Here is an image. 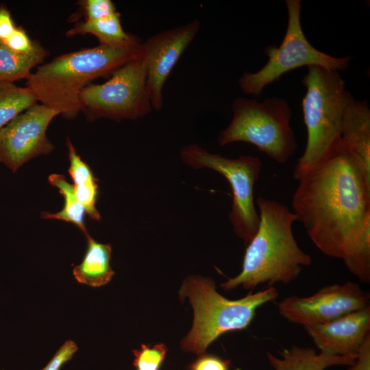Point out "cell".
Masks as SVG:
<instances>
[{"instance_id":"obj_26","label":"cell","mask_w":370,"mask_h":370,"mask_svg":"<svg viewBox=\"0 0 370 370\" xmlns=\"http://www.w3.org/2000/svg\"><path fill=\"white\" fill-rule=\"evenodd\" d=\"M36 42V40H32L29 38L25 29L17 26L14 32L2 43L14 52L26 54L34 49Z\"/></svg>"},{"instance_id":"obj_10","label":"cell","mask_w":370,"mask_h":370,"mask_svg":"<svg viewBox=\"0 0 370 370\" xmlns=\"http://www.w3.org/2000/svg\"><path fill=\"white\" fill-rule=\"evenodd\" d=\"M369 293L354 282L326 285L306 297L290 296L278 304L279 314L304 327L330 321L369 306Z\"/></svg>"},{"instance_id":"obj_21","label":"cell","mask_w":370,"mask_h":370,"mask_svg":"<svg viewBox=\"0 0 370 370\" xmlns=\"http://www.w3.org/2000/svg\"><path fill=\"white\" fill-rule=\"evenodd\" d=\"M349 271L360 282H370V222L368 223L350 252L343 259Z\"/></svg>"},{"instance_id":"obj_7","label":"cell","mask_w":370,"mask_h":370,"mask_svg":"<svg viewBox=\"0 0 370 370\" xmlns=\"http://www.w3.org/2000/svg\"><path fill=\"white\" fill-rule=\"evenodd\" d=\"M285 4L288 21L284 38L278 46L266 47L264 53L268 61L261 69L242 74L238 85L245 94L259 97L268 85L284 74L302 66H321L340 72L349 65V56L334 57L310 43L301 26L300 0H286Z\"/></svg>"},{"instance_id":"obj_23","label":"cell","mask_w":370,"mask_h":370,"mask_svg":"<svg viewBox=\"0 0 370 370\" xmlns=\"http://www.w3.org/2000/svg\"><path fill=\"white\" fill-rule=\"evenodd\" d=\"M97 181L98 180L95 179L84 184L73 185L77 201L83 206L89 217L95 221L101 219L96 208L99 190Z\"/></svg>"},{"instance_id":"obj_29","label":"cell","mask_w":370,"mask_h":370,"mask_svg":"<svg viewBox=\"0 0 370 370\" xmlns=\"http://www.w3.org/2000/svg\"><path fill=\"white\" fill-rule=\"evenodd\" d=\"M16 27L8 8L4 5H0V42H3Z\"/></svg>"},{"instance_id":"obj_25","label":"cell","mask_w":370,"mask_h":370,"mask_svg":"<svg viewBox=\"0 0 370 370\" xmlns=\"http://www.w3.org/2000/svg\"><path fill=\"white\" fill-rule=\"evenodd\" d=\"M78 5L84 17V20L79 21L97 20L117 12L115 4L110 0H83L79 1Z\"/></svg>"},{"instance_id":"obj_5","label":"cell","mask_w":370,"mask_h":370,"mask_svg":"<svg viewBox=\"0 0 370 370\" xmlns=\"http://www.w3.org/2000/svg\"><path fill=\"white\" fill-rule=\"evenodd\" d=\"M301 82L306 88L301 101L307 139L293 177L299 180L341 144L345 108L353 98L338 71L307 67Z\"/></svg>"},{"instance_id":"obj_9","label":"cell","mask_w":370,"mask_h":370,"mask_svg":"<svg viewBox=\"0 0 370 370\" xmlns=\"http://www.w3.org/2000/svg\"><path fill=\"white\" fill-rule=\"evenodd\" d=\"M79 101L80 112L89 121L99 119L134 120L149 114L153 108L139 51L136 57L117 69L108 80L99 84H91L83 89Z\"/></svg>"},{"instance_id":"obj_1","label":"cell","mask_w":370,"mask_h":370,"mask_svg":"<svg viewBox=\"0 0 370 370\" xmlns=\"http://www.w3.org/2000/svg\"><path fill=\"white\" fill-rule=\"evenodd\" d=\"M298 182L297 221L321 253L343 260L370 222V186L341 144Z\"/></svg>"},{"instance_id":"obj_28","label":"cell","mask_w":370,"mask_h":370,"mask_svg":"<svg viewBox=\"0 0 370 370\" xmlns=\"http://www.w3.org/2000/svg\"><path fill=\"white\" fill-rule=\"evenodd\" d=\"M77 344L72 340L66 341L42 370H60L77 351Z\"/></svg>"},{"instance_id":"obj_24","label":"cell","mask_w":370,"mask_h":370,"mask_svg":"<svg viewBox=\"0 0 370 370\" xmlns=\"http://www.w3.org/2000/svg\"><path fill=\"white\" fill-rule=\"evenodd\" d=\"M66 147L70 162L68 171L73 181V184H81L97 179L88 164L77 154L69 138L66 140Z\"/></svg>"},{"instance_id":"obj_12","label":"cell","mask_w":370,"mask_h":370,"mask_svg":"<svg viewBox=\"0 0 370 370\" xmlns=\"http://www.w3.org/2000/svg\"><path fill=\"white\" fill-rule=\"evenodd\" d=\"M198 19L164 30L141 42L139 53L143 60L146 83L153 109L163 106V88L171 71L197 35Z\"/></svg>"},{"instance_id":"obj_16","label":"cell","mask_w":370,"mask_h":370,"mask_svg":"<svg viewBox=\"0 0 370 370\" xmlns=\"http://www.w3.org/2000/svg\"><path fill=\"white\" fill-rule=\"evenodd\" d=\"M87 249L82 262L73 271L75 280L91 287H100L110 282L114 271L110 266L112 247L86 236Z\"/></svg>"},{"instance_id":"obj_8","label":"cell","mask_w":370,"mask_h":370,"mask_svg":"<svg viewBox=\"0 0 370 370\" xmlns=\"http://www.w3.org/2000/svg\"><path fill=\"white\" fill-rule=\"evenodd\" d=\"M180 157L184 163L194 169L208 168L226 178L233 195L228 218L235 234L247 245L260 223L254 198V184L262 171L260 158L251 155L229 158L209 153L195 144L184 146L180 151Z\"/></svg>"},{"instance_id":"obj_19","label":"cell","mask_w":370,"mask_h":370,"mask_svg":"<svg viewBox=\"0 0 370 370\" xmlns=\"http://www.w3.org/2000/svg\"><path fill=\"white\" fill-rule=\"evenodd\" d=\"M48 180L52 186L59 190L64 199V204L62 209L58 212H42L40 214L42 218L71 223L77 226L86 236H88L89 234L84 223L86 211L75 197L73 186L66 181L64 175L60 174H51L49 176Z\"/></svg>"},{"instance_id":"obj_2","label":"cell","mask_w":370,"mask_h":370,"mask_svg":"<svg viewBox=\"0 0 370 370\" xmlns=\"http://www.w3.org/2000/svg\"><path fill=\"white\" fill-rule=\"evenodd\" d=\"M258 229L247 244L238 275L221 284L225 291L241 286L247 290L260 284H288L310 266L311 256L299 246L293 232L297 217L284 204L259 197Z\"/></svg>"},{"instance_id":"obj_27","label":"cell","mask_w":370,"mask_h":370,"mask_svg":"<svg viewBox=\"0 0 370 370\" xmlns=\"http://www.w3.org/2000/svg\"><path fill=\"white\" fill-rule=\"evenodd\" d=\"M230 361L214 354L198 355L188 366V370H230Z\"/></svg>"},{"instance_id":"obj_3","label":"cell","mask_w":370,"mask_h":370,"mask_svg":"<svg viewBox=\"0 0 370 370\" xmlns=\"http://www.w3.org/2000/svg\"><path fill=\"white\" fill-rule=\"evenodd\" d=\"M140 43L125 47L99 45L62 54L38 66L27 79V86L41 104L73 119L80 112L82 90L97 78L110 76L136 57Z\"/></svg>"},{"instance_id":"obj_18","label":"cell","mask_w":370,"mask_h":370,"mask_svg":"<svg viewBox=\"0 0 370 370\" xmlns=\"http://www.w3.org/2000/svg\"><path fill=\"white\" fill-rule=\"evenodd\" d=\"M48 53L38 41L34 49L26 54L14 52L0 42V82L27 80L33 69L41 65Z\"/></svg>"},{"instance_id":"obj_4","label":"cell","mask_w":370,"mask_h":370,"mask_svg":"<svg viewBox=\"0 0 370 370\" xmlns=\"http://www.w3.org/2000/svg\"><path fill=\"white\" fill-rule=\"evenodd\" d=\"M279 292L274 286L245 297L231 300L216 290L210 278L189 275L179 290L182 302L188 298L194 312L193 323L188 334L181 341L185 352L200 355L220 336L227 332L246 329L253 321L257 310L278 299Z\"/></svg>"},{"instance_id":"obj_11","label":"cell","mask_w":370,"mask_h":370,"mask_svg":"<svg viewBox=\"0 0 370 370\" xmlns=\"http://www.w3.org/2000/svg\"><path fill=\"white\" fill-rule=\"evenodd\" d=\"M60 113L35 103L0 130V163L12 172L40 155L50 153L53 145L47 137L51 121Z\"/></svg>"},{"instance_id":"obj_30","label":"cell","mask_w":370,"mask_h":370,"mask_svg":"<svg viewBox=\"0 0 370 370\" xmlns=\"http://www.w3.org/2000/svg\"><path fill=\"white\" fill-rule=\"evenodd\" d=\"M346 370H370V336L358 349L354 363Z\"/></svg>"},{"instance_id":"obj_14","label":"cell","mask_w":370,"mask_h":370,"mask_svg":"<svg viewBox=\"0 0 370 370\" xmlns=\"http://www.w3.org/2000/svg\"><path fill=\"white\" fill-rule=\"evenodd\" d=\"M341 144L370 186V108L367 101L353 97L347 104L343 117Z\"/></svg>"},{"instance_id":"obj_22","label":"cell","mask_w":370,"mask_h":370,"mask_svg":"<svg viewBox=\"0 0 370 370\" xmlns=\"http://www.w3.org/2000/svg\"><path fill=\"white\" fill-rule=\"evenodd\" d=\"M167 352L168 348L163 343L142 344L140 349L133 350V365L136 370H160Z\"/></svg>"},{"instance_id":"obj_13","label":"cell","mask_w":370,"mask_h":370,"mask_svg":"<svg viewBox=\"0 0 370 370\" xmlns=\"http://www.w3.org/2000/svg\"><path fill=\"white\" fill-rule=\"evenodd\" d=\"M304 328L320 352L330 355L356 356L370 336V306Z\"/></svg>"},{"instance_id":"obj_6","label":"cell","mask_w":370,"mask_h":370,"mask_svg":"<svg viewBox=\"0 0 370 370\" xmlns=\"http://www.w3.org/2000/svg\"><path fill=\"white\" fill-rule=\"evenodd\" d=\"M232 118L218 134L221 146L236 142L250 143L278 163H286L298 145L291 126L292 110L284 99L239 97L232 103Z\"/></svg>"},{"instance_id":"obj_17","label":"cell","mask_w":370,"mask_h":370,"mask_svg":"<svg viewBox=\"0 0 370 370\" xmlns=\"http://www.w3.org/2000/svg\"><path fill=\"white\" fill-rule=\"evenodd\" d=\"M85 34L93 35L99 45L110 47H125L142 42L136 36L125 32L118 12L97 20L77 21L66 33L68 37Z\"/></svg>"},{"instance_id":"obj_15","label":"cell","mask_w":370,"mask_h":370,"mask_svg":"<svg viewBox=\"0 0 370 370\" xmlns=\"http://www.w3.org/2000/svg\"><path fill=\"white\" fill-rule=\"evenodd\" d=\"M278 357L271 352L267 353V358L273 370H325L336 365L351 366L354 363L356 356L330 355L309 347L294 345L289 349L278 352Z\"/></svg>"},{"instance_id":"obj_20","label":"cell","mask_w":370,"mask_h":370,"mask_svg":"<svg viewBox=\"0 0 370 370\" xmlns=\"http://www.w3.org/2000/svg\"><path fill=\"white\" fill-rule=\"evenodd\" d=\"M36 103L38 100L28 86L0 82V130Z\"/></svg>"}]
</instances>
